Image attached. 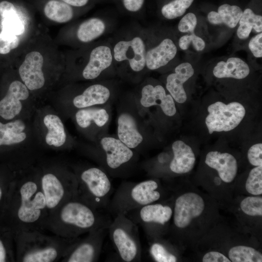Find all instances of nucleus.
Listing matches in <instances>:
<instances>
[{"label":"nucleus","instance_id":"f257e3e1","mask_svg":"<svg viewBox=\"0 0 262 262\" xmlns=\"http://www.w3.org/2000/svg\"><path fill=\"white\" fill-rule=\"evenodd\" d=\"M7 198L4 218L8 230L15 233L45 229L49 213L37 172L21 173L12 181Z\"/></svg>","mask_w":262,"mask_h":262},{"label":"nucleus","instance_id":"f03ea898","mask_svg":"<svg viewBox=\"0 0 262 262\" xmlns=\"http://www.w3.org/2000/svg\"><path fill=\"white\" fill-rule=\"evenodd\" d=\"M113 218L106 210L86 204L76 196L49 214L45 229L65 238H76L93 230L108 228Z\"/></svg>","mask_w":262,"mask_h":262},{"label":"nucleus","instance_id":"7ed1b4c3","mask_svg":"<svg viewBox=\"0 0 262 262\" xmlns=\"http://www.w3.org/2000/svg\"><path fill=\"white\" fill-rule=\"evenodd\" d=\"M79 237L48 235L39 230L16 232L14 235L16 260L20 262H58Z\"/></svg>","mask_w":262,"mask_h":262},{"label":"nucleus","instance_id":"20e7f679","mask_svg":"<svg viewBox=\"0 0 262 262\" xmlns=\"http://www.w3.org/2000/svg\"><path fill=\"white\" fill-rule=\"evenodd\" d=\"M160 188L159 184L154 180L123 182L113 193L107 211L115 216L157 202L162 197Z\"/></svg>","mask_w":262,"mask_h":262},{"label":"nucleus","instance_id":"39448f33","mask_svg":"<svg viewBox=\"0 0 262 262\" xmlns=\"http://www.w3.org/2000/svg\"><path fill=\"white\" fill-rule=\"evenodd\" d=\"M77 181L76 196L92 207L107 211L113 186L101 168L90 167L75 174Z\"/></svg>","mask_w":262,"mask_h":262},{"label":"nucleus","instance_id":"423d86ee","mask_svg":"<svg viewBox=\"0 0 262 262\" xmlns=\"http://www.w3.org/2000/svg\"><path fill=\"white\" fill-rule=\"evenodd\" d=\"M37 174L49 213L76 196L77 181L75 174L65 169H43Z\"/></svg>","mask_w":262,"mask_h":262},{"label":"nucleus","instance_id":"0eeeda50","mask_svg":"<svg viewBox=\"0 0 262 262\" xmlns=\"http://www.w3.org/2000/svg\"><path fill=\"white\" fill-rule=\"evenodd\" d=\"M108 232L122 261H141L142 249L138 226L125 214L119 213L114 216L108 229Z\"/></svg>","mask_w":262,"mask_h":262},{"label":"nucleus","instance_id":"6e6552de","mask_svg":"<svg viewBox=\"0 0 262 262\" xmlns=\"http://www.w3.org/2000/svg\"><path fill=\"white\" fill-rule=\"evenodd\" d=\"M134 223L140 226L148 239H155L160 235V228L166 226L173 215L168 205L152 203L128 212L125 214Z\"/></svg>","mask_w":262,"mask_h":262},{"label":"nucleus","instance_id":"1a4fd4ad","mask_svg":"<svg viewBox=\"0 0 262 262\" xmlns=\"http://www.w3.org/2000/svg\"><path fill=\"white\" fill-rule=\"evenodd\" d=\"M205 124L209 133L228 131L237 127L246 115L244 106L238 102L225 104L217 101L208 107Z\"/></svg>","mask_w":262,"mask_h":262},{"label":"nucleus","instance_id":"9d476101","mask_svg":"<svg viewBox=\"0 0 262 262\" xmlns=\"http://www.w3.org/2000/svg\"><path fill=\"white\" fill-rule=\"evenodd\" d=\"M107 228L96 229L80 237L70 246L60 260L62 262H94L98 260Z\"/></svg>","mask_w":262,"mask_h":262},{"label":"nucleus","instance_id":"9b49d317","mask_svg":"<svg viewBox=\"0 0 262 262\" xmlns=\"http://www.w3.org/2000/svg\"><path fill=\"white\" fill-rule=\"evenodd\" d=\"M205 203L196 193L188 192L178 196L175 200L173 211V224L177 229L187 227L194 219L203 213Z\"/></svg>","mask_w":262,"mask_h":262},{"label":"nucleus","instance_id":"f8f14e48","mask_svg":"<svg viewBox=\"0 0 262 262\" xmlns=\"http://www.w3.org/2000/svg\"><path fill=\"white\" fill-rule=\"evenodd\" d=\"M100 144L104 152L103 163L106 168L115 176V172L133 159L134 153L119 139L112 137H105L101 139Z\"/></svg>","mask_w":262,"mask_h":262},{"label":"nucleus","instance_id":"ddd939ff","mask_svg":"<svg viewBox=\"0 0 262 262\" xmlns=\"http://www.w3.org/2000/svg\"><path fill=\"white\" fill-rule=\"evenodd\" d=\"M44 61L43 56L39 51H32L25 55L19 67V76L29 90H38L44 85L45 79L42 70Z\"/></svg>","mask_w":262,"mask_h":262},{"label":"nucleus","instance_id":"4468645a","mask_svg":"<svg viewBox=\"0 0 262 262\" xmlns=\"http://www.w3.org/2000/svg\"><path fill=\"white\" fill-rule=\"evenodd\" d=\"M146 49L143 40L135 37L129 41H120L114 48V57L118 62L129 61L131 69L141 71L146 65Z\"/></svg>","mask_w":262,"mask_h":262},{"label":"nucleus","instance_id":"2eb2a0df","mask_svg":"<svg viewBox=\"0 0 262 262\" xmlns=\"http://www.w3.org/2000/svg\"><path fill=\"white\" fill-rule=\"evenodd\" d=\"M29 96V89L23 82L16 80L12 82L6 95L0 101V116L6 120L14 118L22 110L21 100Z\"/></svg>","mask_w":262,"mask_h":262},{"label":"nucleus","instance_id":"dca6fc26","mask_svg":"<svg viewBox=\"0 0 262 262\" xmlns=\"http://www.w3.org/2000/svg\"><path fill=\"white\" fill-rule=\"evenodd\" d=\"M141 104L144 107L159 106L164 114L169 116L174 115L176 108L174 100L170 94H166L160 85L144 86L141 91Z\"/></svg>","mask_w":262,"mask_h":262},{"label":"nucleus","instance_id":"f3484780","mask_svg":"<svg viewBox=\"0 0 262 262\" xmlns=\"http://www.w3.org/2000/svg\"><path fill=\"white\" fill-rule=\"evenodd\" d=\"M205 162L209 167L218 172L219 177L225 182H232L236 176L237 162L229 153L210 151L207 154Z\"/></svg>","mask_w":262,"mask_h":262},{"label":"nucleus","instance_id":"a211bd4d","mask_svg":"<svg viewBox=\"0 0 262 262\" xmlns=\"http://www.w3.org/2000/svg\"><path fill=\"white\" fill-rule=\"evenodd\" d=\"M194 74V69L191 64L186 62L179 65L175 72L170 74L166 78V88L174 100L183 103L187 99V95L183 84Z\"/></svg>","mask_w":262,"mask_h":262},{"label":"nucleus","instance_id":"6ab92c4d","mask_svg":"<svg viewBox=\"0 0 262 262\" xmlns=\"http://www.w3.org/2000/svg\"><path fill=\"white\" fill-rule=\"evenodd\" d=\"M113 56L110 49L105 46H99L91 52L89 61L82 71V76L86 80L97 78L104 70L109 67L112 62Z\"/></svg>","mask_w":262,"mask_h":262},{"label":"nucleus","instance_id":"aec40b11","mask_svg":"<svg viewBox=\"0 0 262 262\" xmlns=\"http://www.w3.org/2000/svg\"><path fill=\"white\" fill-rule=\"evenodd\" d=\"M173 158L169 168L176 174H184L194 167L196 158L191 147L180 140L175 141L172 145Z\"/></svg>","mask_w":262,"mask_h":262},{"label":"nucleus","instance_id":"412c9836","mask_svg":"<svg viewBox=\"0 0 262 262\" xmlns=\"http://www.w3.org/2000/svg\"><path fill=\"white\" fill-rule=\"evenodd\" d=\"M177 52V47L173 41L164 39L146 52V65L150 70L157 69L167 65L175 57Z\"/></svg>","mask_w":262,"mask_h":262},{"label":"nucleus","instance_id":"4be33fe9","mask_svg":"<svg viewBox=\"0 0 262 262\" xmlns=\"http://www.w3.org/2000/svg\"><path fill=\"white\" fill-rule=\"evenodd\" d=\"M117 135L118 139L131 149L136 147L143 140L134 118L128 113H122L118 116Z\"/></svg>","mask_w":262,"mask_h":262},{"label":"nucleus","instance_id":"5701e85b","mask_svg":"<svg viewBox=\"0 0 262 262\" xmlns=\"http://www.w3.org/2000/svg\"><path fill=\"white\" fill-rule=\"evenodd\" d=\"M0 28L8 33L19 35L25 31V25L16 6L8 1L0 2Z\"/></svg>","mask_w":262,"mask_h":262},{"label":"nucleus","instance_id":"b1692460","mask_svg":"<svg viewBox=\"0 0 262 262\" xmlns=\"http://www.w3.org/2000/svg\"><path fill=\"white\" fill-rule=\"evenodd\" d=\"M249 72L248 65L242 59L235 57L229 58L226 62H219L213 69V74L217 78L243 79Z\"/></svg>","mask_w":262,"mask_h":262},{"label":"nucleus","instance_id":"393cba45","mask_svg":"<svg viewBox=\"0 0 262 262\" xmlns=\"http://www.w3.org/2000/svg\"><path fill=\"white\" fill-rule=\"evenodd\" d=\"M110 96L109 89L106 86L95 84L87 87L83 93L76 96L73 100L74 105L80 109L106 103Z\"/></svg>","mask_w":262,"mask_h":262},{"label":"nucleus","instance_id":"a878e982","mask_svg":"<svg viewBox=\"0 0 262 262\" xmlns=\"http://www.w3.org/2000/svg\"><path fill=\"white\" fill-rule=\"evenodd\" d=\"M243 12L237 5L224 4L218 7V12H210L207 18L211 24H224L230 28H234L238 23Z\"/></svg>","mask_w":262,"mask_h":262},{"label":"nucleus","instance_id":"bb28decb","mask_svg":"<svg viewBox=\"0 0 262 262\" xmlns=\"http://www.w3.org/2000/svg\"><path fill=\"white\" fill-rule=\"evenodd\" d=\"M44 123L48 130L45 137L47 144L50 146L60 147L66 141L64 126L61 119L56 115H46L43 119Z\"/></svg>","mask_w":262,"mask_h":262},{"label":"nucleus","instance_id":"cd10ccee","mask_svg":"<svg viewBox=\"0 0 262 262\" xmlns=\"http://www.w3.org/2000/svg\"><path fill=\"white\" fill-rule=\"evenodd\" d=\"M26 126L21 120L3 124L0 122V146L12 145L23 142L26 138L23 131Z\"/></svg>","mask_w":262,"mask_h":262},{"label":"nucleus","instance_id":"c85d7f7f","mask_svg":"<svg viewBox=\"0 0 262 262\" xmlns=\"http://www.w3.org/2000/svg\"><path fill=\"white\" fill-rule=\"evenodd\" d=\"M45 16L49 20L58 23L69 21L73 17L70 5L59 0H49L44 8Z\"/></svg>","mask_w":262,"mask_h":262},{"label":"nucleus","instance_id":"c756f323","mask_svg":"<svg viewBox=\"0 0 262 262\" xmlns=\"http://www.w3.org/2000/svg\"><path fill=\"white\" fill-rule=\"evenodd\" d=\"M78 125L82 128L89 127L93 121L98 127L105 125L109 120V115L104 109H82L75 115Z\"/></svg>","mask_w":262,"mask_h":262},{"label":"nucleus","instance_id":"7c9ffc66","mask_svg":"<svg viewBox=\"0 0 262 262\" xmlns=\"http://www.w3.org/2000/svg\"><path fill=\"white\" fill-rule=\"evenodd\" d=\"M105 30V24L102 20L98 18H91L80 24L77 36L80 41L87 43L100 36Z\"/></svg>","mask_w":262,"mask_h":262},{"label":"nucleus","instance_id":"2f4dec72","mask_svg":"<svg viewBox=\"0 0 262 262\" xmlns=\"http://www.w3.org/2000/svg\"><path fill=\"white\" fill-rule=\"evenodd\" d=\"M228 255L233 262H262V255L253 247L237 246L230 249Z\"/></svg>","mask_w":262,"mask_h":262},{"label":"nucleus","instance_id":"473e14b6","mask_svg":"<svg viewBox=\"0 0 262 262\" xmlns=\"http://www.w3.org/2000/svg\"><path fill=\"white\" fill-rule=\"evenodd\" d=\"M194 0H174L164 5L161 12L167 19H172L182 16Z\"/></svg>","mask_w":262,"mask_h":262},{"label":"nucleus","instance_id":"72a5a7b5","mask_svg":"<svg viewBox=\"0 0 262 262\" xmlns=\"http://www.w3.org/2000/svg\"><path fill=\"white\" fill-rule=\"evenodd\" d=\"M247 192L253 195L262 194V165L257 166L250 171L246 183Z\"/></svg>","mask_w":262,"mask_h":262},{"label":"nucleus","instance_id":"f704fd0d","mask_svg":"<svg viewBox=\"0 0 262 262\" xmlns=\"http://www.w3.org/2000/svg\"><path fill=\"white\" fill-rule=\"evenodd\" d=\"M149 253L157 262H176L177 260L175 255L169 251L163 244L159 242L151 243Z\"/></svg>","mask_w":262,"mask_h":262},{"label":"nucleus","instance_id":"c9c22d12","mask_svg":"<svg viewBox=\"0 0 262 262\" xmlns=\"http://www.w3.org/2000/svg\"><path fill=\"white\" fill-rule=\"evenodd\" d=\"M243 213L249 216L262 215V198L260 196H248L240 203Z\"/></svg>","mask_w":262,"mask_h":262},{"label":"nucleus","instance_id":"e433bc0d","mask_svg":"<svg viewBox=\"0 0 262 262\" xmlns=\"http://www.w3.org/2000/svg\"><path fill=\"white\" fill-rule=\"evenodd\" d=\"M18 35L3 30L0 32V54H6L16 48L19 43Z\"/></svg>","mask_w":262,"mask_h":262},{"label":"nucleus","instance_id":"4c0bfd02","mask_svg":"<svg viewBox=\"0 0 262 262\" xmlns=\"http://www.w3.org/2000/svg\"><path fill=\"white\" fill-rule=\"evenodd\" d=\"M191 44H192L193 47L197 51H202L205 47L204 41L196 35L195 32L182 36L179 41V47L182 50L188 49Z\"/></svg>","mask_w":262,"mask_h":262},{"label":"nucleus","instance_id":"58836bf2","mask_svg":"<svg viewBox=\"0 0 262 262\" xmlns=\"http://www.w3.org/2000/svg\"><path fill=\"white\" fill-rule=\"evenodd\" d=\"M239 22L247 23L258 33H261L262 31V16L255 14L249 8H247L243 12Z\"/></svg>","mask_w":262,"mask_h":262},{"label":"nucleus","instance_id":"ea45409f","mask_svg":"<svg viewBox=\"0 0 262 262\" xmlns=\"http://www.w3.org/2000/svg\"><path fill=\"white\" fill-rule=\"evenodd\" d=\"M197 25V18L193 13L185 15L180 20L178 24V30L181 33H191L195 32Z\"/></svg>","mask_w":262,"mask_h":262},{"label":"nucleus","instance_id":"a19ab883","mask_svg":"<svg viewBox=\"0 0 262 262\" xmlns=\"http://www.w3.org/2000/svg\"><path fill=\"white\" fill-rule=\"evenodd\" d=\"M247 159L252 165H262V143L254 144L249 148L247 152Z\"/></svg>","mask_w":262,"mask_h":262},{"label":"nucleus","instance_id":"79ce46f5","mask_svg":"<svg viewBox=\"0 0 262 262\" xmlns=\"http://www.w3.org/2000/svg\"><path fill=\"white\" fill-rule=\"evenodd\" d=\"M248 47L254 56L256 58L262 57V32L251 38L248 43Z\"/></svg>","mask_w":262,"mask_h":262},{"label":"nucleus","instance_id":"37998d69","mask_svg":"<svg viewBox=\"0 0 262 262\" xmlns=\"http://www.w3.org/2000/svg\"><path fill=\"white\" fill-rule=\"evenodd\" d=\"M203 262H230L224 255L216 251H210L206 253L202 258Z\"/></svg>","mask_w":262,"mask_h":262},{"label":"nucleus","instance_id":"c03bdc74","mask_svg":"<svg viewBox=\"0 0 262 262\" xmlns=\"http://www.w3.org/2000/svg\"><path fill=\"white\" fill-rule=\"evenodd\" d=\"M239 26L237 30V35L241 39H246L248 37L253 29L252 26L245 22H239Z\"/></svg>","mask_w":262,"mask_h":262},{"label":"nucleus","instance_id":"a18cd8bd","mask_svg":"<svg viewBox=\"0 0 262 262\" xmlns=\"http://www.w3.org/2000/svg\"><path fill=\"white\" fill-rule=\"evenodd\" d=\"M144 0H123L127 10L131 12H136L142 7Z\"/></svg>","mask_w":262,"mask_h":262},{"label":"nucleus","instance_id":"49530a36","mask_svg":"<svg viewBox=\"0 0 262 262\" xmlns=\"http://www.w3.org/2000/svg\"><path fill=\"white\" fill-rule=\"evenodd\" d=\"M10 251L6 246V244L0 238V262H5L7 261L8 258L10 256Z\"/></svg>","mask_w":262,"mask_h":262},{"label":"nucleus","instance_id":"de8ad7c7","mask_svg":"<svg viewBox=\"0 0 262 262\" xmlns=\"http://www.w3.org/2000/svg\"><path fill=\"white\" fill-rule=\"evenodd\" d=\"M69 5L82 7L87 4L88 0H61Z\"/></svg>","mask_w":262,"mask_h":262},{"label":"nucleus","instance_id":"09e8293b","mask_svg":"<svg viewBox=\"0 0 262 262\" xmlns=\"http://www.w3.org/2000/svg\"><path fill=\"white\" fill-rule=\"evenodd\" d=\"M3 185H0V204L2 203L4 199V195H6L4 193L5 190L3 188Z\"/></svg>","mask_w":262,"mask_h":262}]
</instances>
